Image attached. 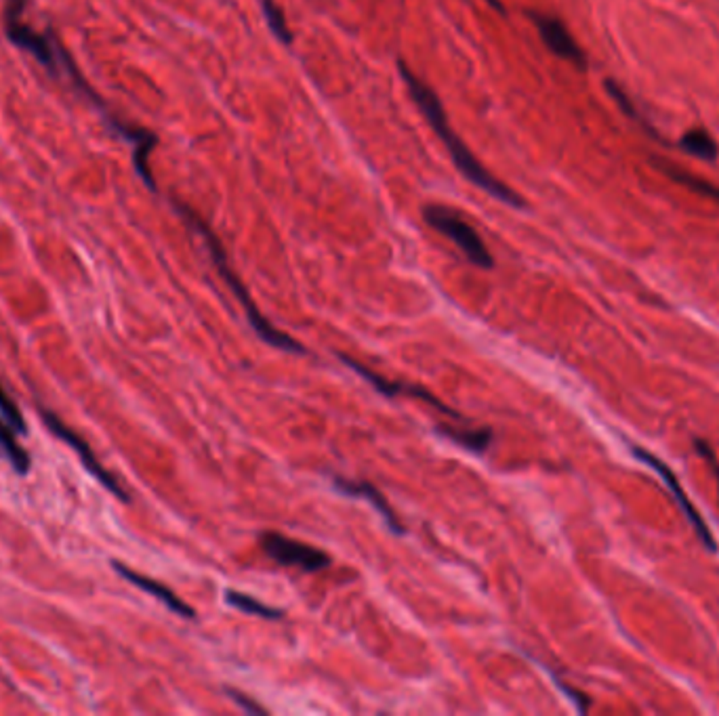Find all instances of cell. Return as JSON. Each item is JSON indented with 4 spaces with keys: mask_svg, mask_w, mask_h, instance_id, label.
Returning <instances> with one entry per match:
<instances>
[{
    "mask_svg": "<svg viewBox=\"0 0 719 716\" xmlns=\"http://www.w3.org/2000/svg\"><path fill=\"white\" fill-rule=\"evenodd\" d=\"M0 452L4 454V458L9 460L11 466H13L15 473L20 475H28L29 469H32V460H29V454L20 446V441L15 440L13 429L4 427V423L0 420Z\"/></svg>",
    "mask_w": 719,
    "mask_h": 716,
    "instance_id": "obj_15",
    "label": "cell"
},
{
    "mask_svg": "<svg viewBox=\"0 0 719 716\" xmlns=\"http://www.w3.org/2000/svg\"><path fill=\"white\" fill-rule=\"evenodd\" d=\"M173 209L177 210V215L184 218V221L190 225L194 232H196L200 238L204 240L217 274L221 276V280L226 282V286L232 290L234 297L238 299L240 305H243L246 319H249V324L252 325V330H255V334L259 336V339H261L263 342H268L269 347L280 349V351H286L293 355H308V349H305L303 342L293 339L291 334L282 333V330L276 328V325L269 322V319L265 317L261 311H259V307L255 305V300H252V297H251L249 288L244 286V282L240 280L238 274L232 269V265H229L226 246L221 244L219 238H217V234L211 229V225L206 223L196 210L190 209V206L184 202H177V200H173Z\"/></svg>",
    "mask_w": 719,
    "mask_h": 716,
    "instance_id": "obj_2",
    "label": "cell"
},
{
    "mask_svg": "<svg viewBox=\"0 0 719 716\" xmlns=\"http://www.w3.org/2000/svg\"><path fill=\"white\" fill-rule=\"evenodd\" d=\"M398 68L406 82V86H409L410 97L415 99L417 108L421 110L423 116H426L429 127H432L434 133L442 139V144L448 147V152H450V158H452V162H455V167L459 169V173H461L469 183H474L477 189L486 192L491 198L499 200V202H503L505 206H511V209H524L526 204H524L522 195H517L509 185H505L503 181H499L497 177L488 173L484 164H482L480 160L471 153L469 147L463 144V139L459 137L455 130H452L450 122H448L444 105H442L438 95L434 93V88L429 86L427 82H423L421 78H418V76L412 74L410 68L406 63L400 62Z\"/></svg>",
    "mask_w": 719,
    "mask_h": 716,
    "instance_id": "obj_1",
    "label": "cell"
},
{
    "mask_svg": "<svg viewBox=\"0 0 719 716\" xmlns=\"http://www.w3.org/2000/svg\"><path fill=\"white\" fill-rule=\"evenodd\" d=\"M261 11H263V17L265 21H268L269 29H272V34L276 38L280 40L282 45H293V32L291 28H288V23L285 20V13H282V9L278 4L274 3V0H261Z\"/></svg>",
    "mask_w": 719,
    "mask_h": 716,
    "instance_id": "obj_17",
    "label": "cell"
},
{
    "mask_svg": "<svg viewBox=\"0 0 719 716\" xmlns=\"http://www.w3.org/2000/svg\"><path fill=\"white\" fill-rule=\"evenodd\" d=\"M632 452H633L635 458H640L641 463L648 465V466H650L652 471H657L658 475L663 477V481H665V485H667V488H669V492L674 494V498H675V502H677V506L682 508V513L686 514V519L690 521V525H692V528H694V531H697L698 540L703 542V547H705L707 550H709V553H715V550H717V542H715V538H713L711 530H709V525L705 523V519L700 517V513L697 511V508H694V505H692V502H690V498H688L686 492H683V490H682V485H680V481H677L675 473L671 471L669 466L665 465L661 458H658V456L650 454V452H648V449H644V448L633 446V448H632Z\"/></svg>",
    "mask_w": 719,
    "mask_h": 716,
    "instance_id": "obj_8",
    "label": "cell"
},
{
    "mask_svg": "<svg viewBox=\"0 0 719 716\" xmlns=\"http://www.w3.org/2000/svg\"><path fill=\"white\" fill-rule=\"evenodd\" d=\"M112 567H114V572L118 573V576H122L127 582H131L133 586H137V588L144 590V593L154 597V599L161 601L162 605H167L173 613L181 615V618H186V620L196 618V609H194L192 605H187L184 599H179V597H177L173 590L169 588V586H164L162 582H158V580H154V578H147V576H144V573L133 572L131 567L122 565L120 561H112Z\"/></svg>",
    "mask_w": 719,
    "mask_h": 716,
    "instance_id": "obj_11",
    "label": "cell"
},
{
    "mask_svg": "<svg viewBox=\"0 0 719 716\" xmlns=\"http://www.w3.org/2000/svg\"><path fill=\"white\" fill-rule=\"evenodd\" d=\"M486 3H488V4H491V7H492V9H497V11H499V13H500V15H505V13H507V11H505V7H503V3H500V0H486Z\"/></svg>",
    "mask_w": 719,
    "mask_h": 716,
    "instance_id": "obj_22",
    "label": "cell"
},
{
    "mask_svg": "<svg viewBox=\"0 0 719 716\" xmlns=\"http://www.w3.org/2000/svg\"><path fill=\"white\" fill-rule=\"evenodd\" d=\"M658 167H661V170H663L665 175H669L671 179H674L675 183H680V185L688 187V189H690V192H694V193L705 195V198L715 200V202H719V187L713 185V183L705 181V179H698V177L686 173V170H680V169H675V167H669V164L658 162Z\"/></svg>",
    "mask_w": 719,
    "mask_h": 716,
    "instance_id": "obj_16",
    "label": "cell"
},
{
    "mask_svg": "<svg viewBox=\"0 0 719 716\" xmlns=\"http://www.w3.org/2000/svg\"><path fill=\"white\" fill-rule=\"evenodd\" d=\"M26 7L28 0H4L3 20L7 38L15 46H20L21 51L29 53L51 76L62 78V70L66 68V62H70L68 51H63V46L59 45V40L51 29L38 32V29H34L23 21V11H26Z\"/></svg>",
    "mask_w": 719,
    "mask_h": 716,
    "instance_id": "obj_3",
    "label": "cell"
},
{
    "mask_svg": "<svg viewBox=\"0 0 719 716\" xmlns=\"http://www.w3.org/2000/svg\"><path fill=\"white\" fill-rule=\"evenodd\" d=\"M333 488L337 490L339 494L347 496V498L367 500L368 505L381 514V519L385 521V525L389 528V531H392V534H396V536H404L406 534V525L398 519L396 511H393L392 505H389L387 498L383 496V492L379 488H376L375 483L367 481V479H347V477L335 475L333 477Z\"/></svg>",
    "mask_w": 719,
    "mask_h": 716,
    "instance_id": "obj_10",
    "label": "cell"
},
{
    "mask_svg": "<svg viewBox=\"0 0 719 716\" xmlns=\"http://www.w3.org/2000/svg\"><path fill=\"white\" fill-rule=\"evenodd\" d=\"M40 416H43V420H45V424H46V429L51 431L53 435L57 437V440H62L63 443H68L70 448L74 449L76 452V456H79L80 458V463H82V466H85V469L91 473L93 477L97 479L99 483L103 485L105 490H108L110 494H114L118 500H122V502H128L131 498H128V492L125 488H122L120 485V481H118V479L112 475V473L105 469V466L99 463L97 460V456L93 454V449H91V446H88V443L82 440V437L76 433V431H72L68 427L66 423H63V420H59V416L57 414H53L51 410H40Z\"/></svg>",
    "mask_w": 719,
    "mask_h": 716,
    "instance_id": "obj_6",
    "label": "cell"
},
{
    "mask_svg": "<svg viewBox=\"0 0 719 716\" xmlns=\"http://www.w3.org/2000/svg\"><path fill=\"white\" fill-rule=\"evenodd\" d=\"M423 218H426L429 227H434L438 234L446 235V238L465 254V259H467L471 265H475L477 269L488 271L494 267V257L491 254V251H488L482 235L477 234L457 210L442 204H429L423 209Z\"/></svg>",
    "mask_w": 719,
    "mask_h": 716,
    "instance_id": "obj_4",
    "label": "cell"
},
{
    "mask_svg": "<svg viewBox=\"0 0 719 716\" xmlns=\"http://www.w3.org/2000/svg\"><path fill=\"white\" fill-rule=\"evenodd\" d=\"M438 431L442 435H446L448 440L457 446H461L465 449H471V452L482 454L491 448V443L494 440L492 429H452L450 424H440Z\"/></svg>",
    "mask_w": 719,
    "mask_h": 716,
    "instance_id": "obj_12",
    "label": "cell"
},
{
    "mask_svg": "<svg viewBox=\"0 0 719 716\" xmlns=\"http://www.w3.org/2000/svg\"><path fill=\"white\" fill-rule=\"evenodd\" d=\"M680 147L683 152H688L694 158L700 160H717L719 156V147L715 144V139L711 137L709 130L705 128H690L686 135H683L680 141Z\"/></svg>",
    "mask_w": 719,
    "mask_h": 716,
    "instance_id": "obj_14",
    "label": "cell"
},
{
    "mask_svg": "<svg viewBox=\"0 0 719 716\" xmlns=\"http://www.w3.org/2000/svg\"><path fill=\"white\" fill-rule=\"evenodd\" d=\"M226 694L232 697V700L238 704L240 708L244 710V712H249V714H259V716H265L268 714V710H265L261 704L259 702H255L252 700V697H249L246 694H243V691H238V689H232V687H227L226 689Z\"/></svg>",
    "mask_w": 719,
    "mask_h": 716,
    "instance_id": "obj_20",
    "label": "cell"
},
{
    "mask_svg": "<svg viewBox=\"0 0 719 716\" xmlns=\"http://www.w3.org/2000/svg\"><path fill=\"white\" fill-rule=\"evenodd\" d=\"M604 85H606V91L610 93V97L615 99L616 105H618V108H621L623 114H627V116L635 118V120H640L638 110H635V105H633L632 99H629V95L624 93V88H623L621 85H618V82H615V80H606Z\"/></svg>",
    "mask_w": 719,
    "mask_h": 716,
    "instance_id": "obj_19",
    "label": "cell"
},
{
    "mask_svg": "<svg viewBox=\"0 0 719 716\" xmlns=\"http://www.w3.org/2000/svg\"><path fill=\"white\" fill-rule=\"evenodd\" d=\"M226 603L229 607L238 609V612H244V613H251V615H257V618L261 620H282L285 618V612H282L280 607H272L268 605V603L255 599V597L246 595V593H238V590L234 588H227L226 593Z\"/></svg>",
    "mask_w": 719,
    "mask_h": 716,
    "instance_id": "obj_13",
    "label": "cell"
},
{
    "mask_svg": "<svg viewBox=\"0 0 719 716\" xmlns=\"http://www.w3.org/2000/svg\"><path fill=\"white\" fill-rule=\"evenodd\" d=\"M259 547L269 559L282 567H297L305 573H316L331 565V557L311 544L293 540L280 531H263L259 536Z\"/></svg>",
    "mask_w": 719,
    "mask_h": 716,
    "instance_id": "obj_5",
    "label": "cell"
},
{
    "mask_svg": "<svg viewBox=\"0 0 719 716\" xmlns=\"http://www.w3.org/2000/svg\"><path fill=\"white\" fill-rule=\"evenodd\" d=\"M694 446H697V452H698L700 456H705V458L709 460V465L713 466V473H715V477H717V488H719V463H717L715 454H713L711 446H709V443H707V441H703V440L694 441Z\"/></svg>",
    "mask_w": 719,
    "mask_h": 716,
    "instance_id": "obj_21",
    "label": "cell"
},
{
    "mask_svg": "<svg viewBox=\"0 0 719 716\" xmlns=\"http://www.w3.org/2000/svg\"><path fill=\"white\" fill-rule=\"evenodd\" d=\"M337 358H339L341 364L347 366V368L356 372L358 376H362V381H367V383L370 384V387L379 391V393L385 395V398H398V395H410V398H417V399L426 401V404L435 407V410H440L442 414H446V416L459 420V423H465V420H467V418L463 416V414H459L457 410H452L450 406H446L444 401H440V399L435 398V395L432 393V391H427L426 387H421V384L402 383V381H389V378L376 374L375 370H370L368 366L360 364L358 359H353L351 355H347V353H337Z\"/></svg>",
    "mask_w": 719,
    "mask_h": 716,
    "instance_id": "obj_7",
    "label": "cell"
},
{
    "mask_svg": "<svg viewBox=\"0 0 719 716\" xmlns=\"http://www.w3.org/2000/svg\"><path fill=\"white\" fill-rule=\"evenodd\" d=\"M0 416H3L4 423H7L13 431H17V433H26L28 431V424L26 420H23L21 410L17 407L15 401L11 399L7 391L3 389V384H0Z\"/></svg>",
    "mask_w": 719,
    "mask_h": 716,
    "instance_id": "obj_18",
    "label": "cell"
},
{
    "mask_svg": "<svg viewBox=\"0 0 719 716\" xmlns=\"http://www.w3.org/2000/svg\"><path fill=\"white\" fill-rule=\"evenodd\" d=\"M528 17L533 20L534 28L539 29L545 46L553 53V55L564 59V62L574 63L579 70L587 68L585 53H583L579 43H576L573 34L568 32V28H566L558 17L536 13V11H528Z\"/></svg>",
    "mask_w": 719,
    "mask_h": 716,
    "instance_id": "obj_9",
    "label": "cell"
}]
</instances>
